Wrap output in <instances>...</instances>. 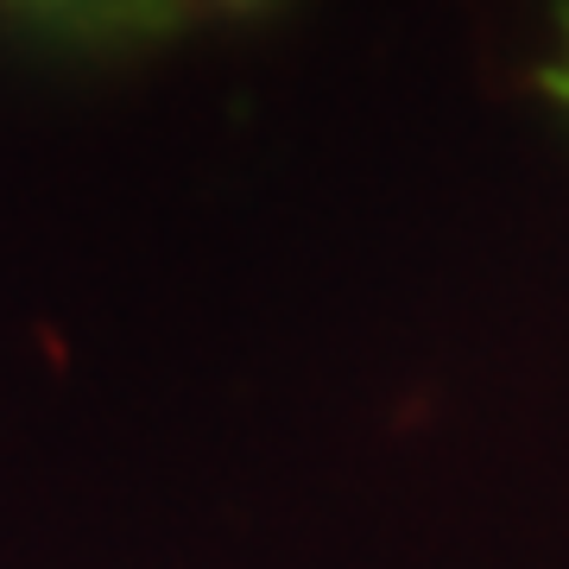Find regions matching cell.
I'll return each instance as SVG.
<instances>
[{
	"label": "cell",
	"mask_w": 569,
	"mask_h": 569,
	"mask_svg": "<svg viewBox=\"0 0 569 569\" xmlns=\"http://www.w3.org/2000/svg\"><path fill=\"white\" fill-rule=\"evenodd\" d=\"M44 20H70V26H108V0H26Z\"/></svg>",
	"instance_id": "6da1fadb"
},
{
	"label": "cell",
	"mask_w": 569,
	"mask_h": 569,
	"mask_svg": "<svg viewBox=\"0 0 569 569\" xmlns=\"http://www.w3.org/2000/svg\"><path fill=\"white\" fill-rule=\"evenodd\" d=\"M545 82H550V96H557V102L569 108V20H563V58H557V63L545 70Z\"/></svg>",
	"instance_id": "7a4b0ae2"
}]
</instances>
